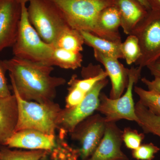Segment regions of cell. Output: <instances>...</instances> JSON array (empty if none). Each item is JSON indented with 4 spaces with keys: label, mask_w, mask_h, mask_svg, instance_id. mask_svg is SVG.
Here are the masks:
<instances>
[{
    "label": "cell",
    "mask_w": 160,
    "mask_h": 160,
    "mask_svg": "<svg viewBox=\"0 0 160 160\" xmlns=\"http://www.w3.org/2000/svg\"><path fill=\"white\" fill-rule=\"evenodd\" d=\"M9 72L12 86L24 100L38 103L53 101L64 78L52 76L53 66L15 57L3 61Z\"/></svg>",
    "instance_id": "obj_1"
},
{
    "label": "cell",
    "mask_w": 160,
    "mask_h": 160,
    "mask_svg": "<svg viewBox=\"0 0 160 160\" xmlns=\"http://www.w3.org/2000/svg\"><path fill=\"white\" fill-rule=\"evenodd\" d=\"M57 9L68 26L101 38L98 21L102 11L114 0H47Z\"/></svg>",
    "instance_id": "obj_2"
},
{
    "label": "cell",
    "mask_w": 160,
    "mask_h": 160,
    "mask_svg": "<svg viewBox=\"0 0 160 160\" xmlns=\"http://www.w3.org/2000/svg\"><path fill=\"white\" fill-rule=\"evenodd\" d=\"M12 87L18 103V120L15 132L33 129L56 135L58 119L62 109L60 105L53 101L38 103L24 100Z\"/></svg>",
    "instance_id": "obj_3"
},
{
    "label": "cell",
    "mask_w": 160,
    "mask_h": 160,
    "mask_svg": "<svg viewBox=\"0 0 160 160\" xmlns=\"http://www.w3.org/2000/svg\"><path fill=\"white\" fill-rule=\"evenodd\" d=\"M26 4L21 3V17L18 33L12 46L15 57L51 66L53 46L44 42L31 25Z\"/></svg>",
    "instance_id": "obj_4"
},
{
    "label": "cell",
    "mask_w": 160,
    "mask_h": 160,
    "mask_svg": "<svg viewBox=\"0 0 160 160\" xmlns=\"http://www.w3.org/2000/svg\"><path fill=\"white\" fill-rule=\"evenodd\" d=\"M29 22L42 39L53 46L62 32L69 26L59 11L47 0H29Z\"/></svg>",
    "instance_id": "obj_5"
},
{
    "label": "cell",
    "mask_w": 160,
    "mask_h": 160,
    "mask_svg": "<svg viewBox=\"0 0 160 160\" xmlns=\"http://www.w3.org/2000/svg\"><path fill=\"white\" fill-rule=\"evenodd\" d=\"M142 68L132 66L128 69L129 82L125 94L116 99H112L105 93L101 92L97 111L104 115L107 122H116L126 119L138 122L135 112L133 98L134 86L141 78Z\"/></svg>",
    "instance_id": "obj_6"
},
{
    "label": "cell",
    "mask_w": 160,
    "mask_h": 160,
    "mask_svg": "<svg viewBox=\"0 0 160 160\" xmlns=\"http://www.w3.org/2000/svg\"><path fill=\"white\" fill-rule=\"evenodd\" d=\"M130 34L137 38L141 48V57L135 64L147 67L160 57V11L151 9Z\"/></svg>",
    "instance_id": "obj_7"
},
{
    "label": "cell",
    "mask_w": 160,
    "mask_h": 160,
    "mask_svg": "<svg viewBox=\"0 0 160 160\" xmlns=\"http://www.w3.org/2000/svg\"><path fill=\"white\" fill-rule=\"evenodd\" d=\"M108 83L107 78L98 82L84 99L76 106L62 109L58 122V129L66 134L70 133L79 123L93 114L99 103L101 91Z\"/></svg>",
    "instance_id": "obj_8"
},
{
    "label": "cell",
    "mask_w": 160,
    "mask_h": 160,
    "mask_svg": "<svg viewBox=\"0 0 160 160\" xmlns=\"http://www.w3.org/2000/svg\"><path fill=\"white\" fill-rule=\"evenodd\" d=\"M107 122L101 114H92L79 123L69 133L72 139L79 143L81 159L86 160L93 154L104 136Z\"/></svg>",
    "instance_id": "obj_9"
},
{
    "label": "cell",
    "mask_w": 160,
    "mask_h": 160,
    "mask_svg": "<svg viewBox=\"0 0 160 160\" xmlns=\"http://www.w3.org/2000/svg\"><path fill=\"white\" fill-rule=\"evenodd\" d=\"M21 11L18 0H0V52L14 44Z\"/></svg>",
    "instance_id": "obj_10"
},
{
    "label": "cell",
    "mask_w": 160,
    "mask_h": 160,
    "mask_svg": "<svg viewBox=\"0 0 160 160\" xmlns=\"http://www.w3.org/2000/svg\"><path fill=\"white\" fill-rule=\"evenodd\" d=\"M122 133L116 122H107L102 138L86 160H129L122 150Z\"/></svg>",
    "instance_id": "obj_11"
},
{
    "label": "cell",
    "mask_w": 160,
    "mask_h": 160,
    "mask_svg": "<svg viewBox=\"0 0 160 160\" xmlns=\"http://www.w3.org/2000/svg\"><path fill=\"white\" fill-rule=\"evenodd\" d=\"M56 135L35 129H22L15 132L7 140L5 146L26 150L50 151L56 145Z\"/></svg>",
    "instance_id": "obj_12"
},
{
    "label": "cell",
    "mask_w": 160,
    "mask_h": 160,
    "mask_svg": "<svg viewBox=\"0 0 160 160\" xmlns=\"http://www.w3.org/2000/svg\"><path fill=\"white\" fill-rule=\"evenodd\" d=\"M96 60L102 64L111 81L112 88L109 98L116 99L122 95L129 82L128 69L124 67L118 59L109 57L93 50Z\"/></svg>",
    "instance_id": "obj_13"
},
{
    "label": "cell",
    "mask_w": 160,
    "mask_h": 160,
    "mask_svg": "<svg viewBox=\"0 0 160 160\" xmlns=\"http://www.w3.org/2000/svg\"><path fill=\"white\" fill-rule=\"evenodd\" d=\"M18 120V107L14 94L0 98V145L5 146L15 132Z\"/></svg>",
    "instance_id": "obj_14"
},
{
    "label": "cell",
    "mask_w": 160,
    "mask_h": 160,
    "mask_svg": "<svg viewBox=\"0 0 160 160\" xmlns=\"http://www.w3.org/2000/svg\"><path fill=\"white\" fill-rule=\"evenodd\" d=\"M114 3L120 12L121 27L124 33L128 35L149 12L136 0H114Z\"/></svg>",
    "instance_id": "obj_15"
},
{
    "label": "cell",
    "mask_w": 160,
    "mask_h": 160,
    "mask_svg": "<svg viewBox=\"0 0 160 160\" xmlns=\"http://www.w3.org/2000/svg\"><path fill=\"white\" fill-rule=\"evenodd\" d=\"M98 26L101 33V38L112 42L122 43L119 32L121 26L120 12L115 5L103 9L100 13Z\"/></svg>",
    "instance_id": "obj_16"
},
{
    "label": "cell",
    "mask_w": 160,
    "mask_h": 160,
    "mask_svg": "<svg viewBox=\"0 0 160 160\" xmlns=\"http://www.w3.org/2000/svg\"><path fill=\"white\" fill-rule=\"evenodd\" d=\"M84 39V43L102 54L113 58L124 59L121 50V43L112 42L100 38L89 32L79 31Z\"/></svg>",
    "instance_id": "obj_17"
},
{
    "label": "cell",
    "mask_w": 160,
    "mask_h": 160,
    "mask_svg": "<svg viewBox=\"0 0 160 160\" xmlns=\"http://www.w3.org/2000/svg\"><path fill=\"white\" fill-rule=\"evenodd\" d=\"M82 62L83 56L81 52L53 47L52 66H57L64 69H76L81 67Z\"/></svg>",
    "instance_id": "obj_18"
},
{
    "label": "cell",
    "mask_w": 160,
    "mask_h": 160,
    "mask_svg": "<svg viewBox=\"0 0 160 160\" xmlns=\"http://www.w3.org/2000/svg\"><path fill=\"white\" fill-rule=\"evenodd\" d=\"M135 108L138 119V124L144 132L152 133L160 138V115L152 113L139 102L135 104Z\"/></svg>",
    "instance_id": "obj_19"
},
{
    "label": "cell",
    "mask_w": 160,
    "mask_h": 160,
    "mask_svg": "<svg viewBox=\"0 0 160 160\" xmlns=\"http://www.w3.org/2000/svg\"><path fill=\"white\" fill-rule=\"evenodd\" d=\"M84 44V39L80 31L68 26L62 32L52 46L81 52L83 50Z\"/></svg>",
    "instance_id": "obj_20"
},
{
    "label": "cell",
    "mask_w": 160,
    "mask_h": 160,
    "mask_svg": "<svg viewBox=\"0 0 160 160\" xmlns=\"http://www.w3.org/2000/svg\"><path fill=\"white\" fill-rule=\"evenodd\" d=\"M48 151L26 149H11L3 147L0 149V160H40Z\"/></svg>",
    "instance_id": "obj_21"
},
{
    "label": "cell",
    "mask_w": 160,
    "mask_h": 160,
    "mask_svg": "<svg viewBox=\"0 0 160 160\" xmlns=\"http://www.w3.org/2000/svg\"><path fill=\"white\" fill-rule=\"evenodd\" d=\"M133 90L138 96V102L142 105L152 113L160 115V94L137 86H134Z\"/></svg>",
    "instance_id": "obj_22"
},
{
    "label": "cell",
    "mask_w": 160,
    "mask_h": 160,
    "mask_svg": "<svg viewBox=\"0 0 160 160\" xmlns=\"http://www.w3.org/2000/svg\"><path fill=\"white\" fill-rule=\"evenodd\" d=\"M121 50L124 59L129 65L136 62L142 54L137 38L133 35H129L125 42L121 43Z\"/></svg>",
    "instance_id": "obj_23"
},
{
    "label": "cell",
    "mask_w": 160,
    "mask_h": 160,
    "mask_svg": "<svg viewBox=\"0 0 160 160\" xmlns=\"http://www.w3.org/2000/svg\"><path fill=\"white\" fill-rule=\"evenodd\" d=\"M145 138L144 133H139L137 130L126 128L123 131V142L128 149L133 150L137 149L141 145Z\"/></svg>",
    "instance_id": "obj_24"
},
{
    "label": "cell",
    "mask_w": 160,
    "mask_h": 160,
    "mask_svg": "<svg viewBox=\"0 0 160 160\" xmlns=\"http://www.w3.org/2000/svg\"><path fill=\"white\" fill-rule=\"evenodd\" d=\"M160 150L157 146L152 143L142 144L132 151V158L138 160H152L155 155Z\"/></svg>",
    "instance_id": "obj_25"
},
{
    "label": "cell",
    "mask_w": 160,
    "mask_h": 160,
    "mask_svg": "<svg viewBox=\"0 0 160 160\" xmlns=\"http://www.w3.org/2000/svg\"><path fill=\"white\" fill-rule=\"evenodd\" d=\"M69 86V92L66 99V108H70L78 105L84 99L86 94L74 86Z\"/></svg>",
    "instance_id": "obj_26"
},
{
    "label": "cell",
    "mask_w": 160,
    "mask_h": 160,
    "mask_svg": "<svg viewBox=\"0 0 160 160\" xmlns=\"http://www.w3.org/2000/svg\"><path fill=\"white\" fill-rule=\"evenodd\" d=\"M7 71L3 64V61L0 60V98L10 96L11 94L5 76V72Z\"/></svg>",
    "instance_id": "obj_27"
},
{
    "label": "cell",
    "mask_w": 160,
    "mask_h": 160,
    "mask_svg": "<svg viewBox=\"0 0 160 160\" xmlns=\"http://www.w3.org/2000/svg\"><path fill=\"white\" fill-rule=\"evenodd\" d=\"M141 81L147 86L148 90L160 94V77H155L152 81L143 78L141 79Z\"/></svg>",
    "instance_id": "obj_28"
},
{
    "label": "cell",
    "mask_w": 160,
    "mask_h": 160,
    "mask_svg": "<svg viewBox=\"0 0 160 160\" xmlns=\"http://www.w3.org/2000/svg\"><path fill=\"white\" fill-rule=\"evenodd\" d=\"M147 68L154 77H160V57L147 66Z\"/></svg>",
    "instance_id": "obj_29"
},
{
    "label": "cell",
    "mask_w": 160,
    "mask_h": 160,
    "mask_svg": "<svg viewBox=\"0 0 160 160\" xmlns=\"http://www.w3.org/2000/svg\"><path fill=\"white\" fill-rule=\"evenodd\" d=\"M151 10L160 11V0H147Z\"/></svg>",
    "instance_id": "obj_30"
},
{
    "label": "cell",
    "mask_w": 160,
    "mask_h": 160,
    "mask_svg": "<svg viewBox=\"0 0 160 160\" xmlns=\"http://www.w3.org/2000/svg\"><path fill=\"white\" fill-rule=\"evenodd\" d=\"M138 2H139L141 5H142L144 7H145L148 11H150L151 10L150 6H149L147 0H136Z\"/></svg>",
    "instance_id": "obj_31"
},
{
    "label": "cell",
    "mask_w": 160,
    "mask_h": 160,
    "mask_svg": "<svg viewBox=\"0 0 160 160\" xmlns=\"http://www.w3.org/2000/svg\"><path fill=\"white\" fill-rule=\"evenodd\" d=\"M18 2H19L21 4L22 2L27 3L28 2L29 0H18Z\"/></svg>",
    "instance_id": "obj_32"
},
{
    "label": "cell",
    "mask_w": 160,
    "mask_h": 160,
    "mask_svg": "<svg viewBox=\"0 0 160 160\" xmlns=\"http://www.w3.org/2000/svg\"><path fill=\"white\" fill-rule=\"evenodd\" d=\"M44 157H43L40 160H45V159L44 158Z\"/></svg>",
    "instance_id": "obj_33"
}]
</instances>
